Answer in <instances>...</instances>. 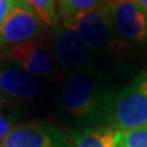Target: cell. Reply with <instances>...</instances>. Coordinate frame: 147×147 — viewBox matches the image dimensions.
<instances>
[{
    "label": "cell",
    "mask_w": 147,
    "mask_h": 147,
    "mask_svg": "<svg viewBox=\"0 0 147 147\" xmlns=\"http://www.w3.org/2000/svg\"><path fill=\"white\" fill-rule=\"evenodd\" d=\"M116 147H147V127L116 131Z\"/></svg>",
    "instance_id": "11"
},
{
    "label": "cell",
    "mask_w": 147,
    "mask_h": 147,
    "mask_svg": "<svg viewBox=\"0 0 147 147\" xmlns=\"http://www.w3.org/2000/svg\"><path fill=\"white\" fill-rule=\"evenodd\" d=\"M53 56L64 69L76 71L86 67L90 51L80 34L75 29L64 25L57 30L53 40Z\"/></svg>",
    "instance_id": "8"
},
{
    "label": "cell",
    "mask_w": 147,
    "mask_h": 147,
    "mask_svg": "<svg viewBox=\"0 0 147 147\" xmlns=\"http://www.w3.org/2000/svg\"><path fill=\"white\" fill-rule=\"evenodd\" d=\"M110 21L115 37L136 44L147 37V11L134 0H109Z\"/></svg>",
    "instance_id": "3"
},
{
    "label": "cell",
    "mask_w": 147,
    "mask_h": 147,
    "mask_svg": "<svg viewBox=\"0 0 147 147\" xmlns=\"http://www.w3.org/2000/svg\"><path fill=\"white\" fill-rule=\"evenodd\" d=\"M71 147H116V131L112 128H91L74 136Z\"/></svg>",
    "instance_id": "10"
},
{
    "label": "cell",
    "mask_w": 147,
    "mask_h": 147,
    "mask_svg": "<svg viewBox=\"0 0 147 147\" xmlns=\"http://www.w3.org/2000/svg\"><path fill=\"white\" fill-rule=\"evenodd\" d=\"M112 121L115 131H127L147 127V78L135 80L117 97Z\"/></svg>",
    "instance_id": "2"
},
{
    "label": "cell",
    "mask_w": 147,
    "mask_h": 147,
    "mask_svg": "<svg viewBox=\"0 0 147 147\" xmlns=\"http://www.w3.org/2000/svg\"><path fill=\"white\" fill-rule=\"evenodd\" d=\"M11 128H12V127H11L10 117L5 115L3 110L0 109V142H1V140H3V138L10 132Z\"/></svg>",
    "instance_id": "14"
},
{
    "label": "cell",
    "mask_w": 147,
    "mask_h": 147,
    "mask_svg": "<svg viewBox=\"0 0 147 147\" xmlns=\"http://www.w3.org/2000/svg\"><path fill=\"white\" fill-rule=\"evenodd\" d=\"M16 0H0V26L4 22L5 16L8 15L11 8L15 5Z\"/></svg>",
    "instance_id": "15"
},
{
    "label": "cell",
    "mask_w": 147,
    "mask_h": 147,
    "mask_svg": "<svg viewBox=\"0 0 147 147\" xmlns=\"http://www.w3.org/2000/svg\"><path fill=\"white\" fill-rule=\"evenodd\" d=\"M64 25L75 29L80 34L90 52H101L108 49L115 38L108 1L95 8L65 18Z\"/></svg>",
    "instance_id": "1"
},
{
    "label": "cell",
    "mask_w": 147,
    "mask_h": 147,
    "mask_svg": "<svg viewBox=\"0 0 147 147\" xmlns=\"http://www.w3.org/2000/svg\"><path fill=\"white\" fill-rule=\"evenodd\" d=\"M38 87L40 84L36 76L26 71L11 65L0 67V93L12 98L29 101L37 95Z\"/></svg>",
    "instance_id": "9"
},
{
    "label": "cell",
    "mask_w": 147,
    "mask_h": 147,
    "mask_svg": "<svg viewBox=\"0 0 147 147\" xmlns=\"http://www.w3.org/2000/svg\"><path fill=\"white\" fill-rule=\"evenodd\" d=\"M60 104L67 113L75 117L90 115L98 104L97 80L87 74L69 75L60 93Z\"/></svg>",
    "instance_id": "4"
},
{
    "label": "cell",
    "mask_w": 147,
    "mask_h": 147,
    "mask_svg": "<svg viewBox=\"0 0 147 147\" xmlns=\"http://www.w3.org/2000/svg\"><path fill=\"white\" fill-rule=\"evenodd\" d=\"M0 147H3V146H1V143H0Z\"/></svg>",
    "instance_id": "17"
},
{
    "label": "cell",
    "mask_w": 147,
    "mask_h": 147,
    "mask_svg": "<svg viewBox=\"0 0 147 147\" xmlns=\"http://www.w3.org/2000/svg\"><path fill=\"white\" fill-rule=\"evenodd\" d=\"M0 143L3 147H71L63 132L45 121L12 127Z\"/></svg>",
    "instance_id": "5"
},
{
    "label": "cell",
    "mask_w": 147,
    "mask_h": 147,
    "mask_svg": "<svg viewBox=\"0 0 147 147\" xmlns=\"http://www.w3.org/2000/svg\"><path fill=\"white\" fill-rule=\"evenodd\" d=\"M136 4H139L140 7H142L143 10H146L147 11V0H134Z\"/></svg>",
    "instance_id": "16"
},
{
    "label": "cell",
    "mask_w": 147,
    "mask_h": 147,
    "mask_svg": "<svg viewBox=\"0 0 147 147\" xmlns=\"http://www.w3.org/2000/svg\"><path fill=\"white\" fill-rule=\"evenodd\" d=\"M8 55L14 63L33 76H48L55 68V56L42 41L30 40L12 45Z\"/></svg>",
    "instance_id": "7"
},
{
    "label": "cell",
    "mask_w": 147,
    "mask_h": 147,
    "mask_svg": "<svg viewBox=\"0 0 147 147\" xmlns=\"http://www.w3.org/2000/svg\"><path fill=\"white\" fill-rule=\"evenodd\" d=\"M106 1L108 0H59V14L65 19L82 11L95 8Z\"/></svg>",
    "instance_id": "12"
},
{
    "label": "cell",
    "mask_w": 147,
    "mask_h": 147,
    "mask_svg": "<svg viewBox=\"0 0 147 147\" xmlns=\"http://www.w3.org/2000/svg\"><path fill=\"white\" fill-rule=\"evenodd\" d=\"M41 26L42 21L36 11L21 0H16L0 26V47L30 41L38 36Z\"/></svg>",
    "instance_id": "6"
},
{
    "label": "cell",
    "mask_w": 147,
    "mask_h": 147,
    "mask_svg": "<svg viewBox=\"0 0 147 147\" xmlns=\"http://www.w3.org/2000/svg\"><path fill=\"white\" fill-rule=\"evenodd\" d=\"M36 11L41 21L47 25H56L57 22V7L56 0H21Z\"/></svg>",
    "instance_id": "13"
}]
</instances>
